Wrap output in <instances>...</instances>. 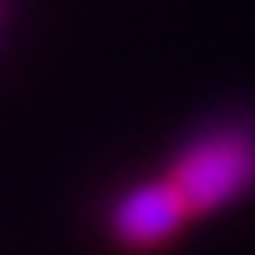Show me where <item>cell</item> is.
<instances>
[{"label": "cell", "mask_w": 255, "mask_h": 255, "mask_svg": "<svg viewBox=\"0 0 255 255\" xmlns=\"http://www.w3.org/2000/svg\"><path fill=\"white\" fill-rule=\"evenodd\" d=\"M167 180L180 188L193 214H218L255 188V126L222 122L201 130L180 146L167 167Z\"/></svg>", "instance_id": "cell-1"}, {"label": "cell", "mask_w": 255, "mask_h": 255, "mask_svg": "<svg viewBox=\"0 0 255 255\" xmlns=\"http://www.w3.org/2000/svg\"><path fill=\"white\" fill-rule=\"evenodd\" d=\"M188 218H193V209L184 205L180 188L167 176H155L118 193V201L109 205V235L126 251H155L172 243Z\"/></svg>", "instance_id": "cell-2"}]
</instances>
